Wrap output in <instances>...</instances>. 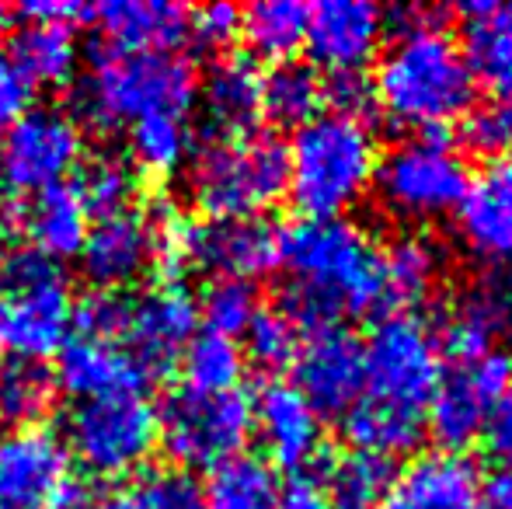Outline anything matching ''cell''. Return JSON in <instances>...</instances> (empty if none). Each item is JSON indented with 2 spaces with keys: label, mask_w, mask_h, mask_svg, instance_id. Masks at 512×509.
I'll use <instances>...</instances> for the list:
<instances>
[{
  "label": "cell",
  "mask_w": 512,
  "mask_h": 509,
  "mask_svg": "<svg viewBox=\"0 0 512 509\" xmlns=\"http://www.w3.org/2000/svg\"><path fill=\"white\" fill-rule=\"evenodd\" d=\"M279 265L290 272L286 311L300 332L338 325L384 304V248L352 220H300L286 227Z\"/></svg>",
  "instance_id": "6da1fadb"
},
{
  "label": "cell",
  "mask_w": 512,
  "mask_h": 509,
  "mask_svg": "<svg viewBox=\"0 0 512 509\" xmlns=\"http://www.w3.org/2000/svg\"><path fill=\"white\" fill-rule=\"evenodd\" d=\"M398 14L405 25L380 56V67L370 81L373 98L394 126L439 133L453 119L471 112L478 81L464 46L443 25H436L429 11L411 7Z\"/></svg>",
  "instance_id": "7a4b0ae2"
},
{
  "label": "cell",
  "mask_w": 512,
  "mask_h": 509,
  "mask_svg": "<svg viewBox=\"0 0 512 509\" xmlns=\"http://www.w3.org/2000/svg\"><path fill=\"white\" fill-rule=\"evenodd\" d=\"M199 74L189 56L108 46L77 84V109L102 129L133 126L147 116H189Z\"/></svg>",
  "instance_id": "3957f363"
},
{
  "label": "cell",
  "mask_w": 512,
  "mask_h": 509,
  "mask_svg": "<svg viewBox=\"0 0 512 509\" xmlns=\"http://www.w3.org/2000/svg\"><path fill=\"white\" fill-rule=\"evenodd\" d=\"M380 150L363 119L321 112L293 129L286 150V192L307 220H335L370 192Z\"/></svg>",
  "instance_id": "277c9868"
},
{
  "label": "cell",
  "mask_w": 512,
  "mask_h": 509,
  "mask_svg": "<svg viewBox=\"0 0 512 509\" xmlns=\"http://www.w3.org/2000/svg\"><path fill=\"white\" fill-rule=\"evenodd\" d=\"M189 199L206 220H248L286 192V150L272 133H216L185 171Z\"/></svg>",
  "instance_id": "5b68a950"
},
{
  "label": "cell",
  "mask_w": 512,
  "mask_h": 509,
  "mask_svg": "<svg viewBox=\"0 0 512 509\" xmlns=\"http://www.w3.org/2000/svg\"><path fill=\"white\" fill-rule=\"evenodd\" d=\"M373 189L391 217L425 224L460 210L471 189V168L443 133H422L380 157Z\"/></svg>",
  "instance_id": "8992f818"
},
{
  "label": "cell",
  "mask_w": 512,
  "mask_h": 509,
  "mask_svg": "<svg viewBox=\"0 0 512 509\" xmlns=\"http://www.w3.org/2000/svg\"><path fill=\"white\" fill-rule=\"evenodd\" d=\"M443 381L439 339L415 311H394L377 321L363 346V401L425 419Z\"/></svg>",
  "instance_id": "52a82bcc"
},
{
  "label": "cell",
  "mask_w": 512,
  "mask_h": 509,
  "mask_svg": "<svg viewBox=\"0 0 512 509\" xmlns=\"http://www.w3.org/2000/svg\"><path fill=\"white\" fill-rule=\"evenodd\" d=\"M70 321L74 300L56 262L35 252H18L11 279L0 290V356L42 363L63 349Z\"/></svg>",
  "instance_id": "ba28073f"
},
{
  "label": "cell",
  "mask_w": 512,
  "mask_h": 509,
  "mask_svg": "<svg viewBox=\"0 0 512 509\" xmlns=\"http://www.w3.org/2000/svg\"><path fill=\"white\" fill-rule=\"evenodd\" d=\"M161 443L157 408L140 391L105 394V398L77 401L67 415V443L63 447L102 478H129L147 464Z\"/></svg>",
  "instance_id": "9c48e42d"
},
{
  "label": "cell",
  "mask_w": 512,
  "mask_h": 509,
  "mask_svg": "<svg viewBox=\"0 0 512 509\" xmlns=\"http://www.w3.org/2000/svg\"><path fill=\"white\" fill-rule=\"evenodd\" d=\"M157 426H161V443L175 461H182L185 468L213 471L230 457H241L255 429V415H251V398L241 387L234 391L178 387L157 412Z\"/></svg>",
  "instance_id": "30bf717a"
},
{
  "label": "cell",
  "mask_w": 512,
  "mask_h": 509,
  "mask_svg": "<svg viewBox=\"0 0 512 509\" xmlns=\"http://www.w3.org/2000/svg\"><path fill=\"white\" fill-rule=\"evenodd\" d=\"M283 231L262 217L248 220H164L161 258L189 262L213 276L248 279L279 269Z\"/></svg>",
  "instance_id": "8fae6325"
},
{
  "label": "cell",
  "mask_w": 512,
  "mask_h": 509,
  "mask_svg": "<svg viewBox=\"0 0 512 509\" xmlns=\"http://www.w3.org/2000/svg\"><path fill=\"white\" fill-rule=\"evenodd\" d=\"M70 450L49 429H18L0 440V509H88Z\"/></svg>",
  "instance_id": "7c38bea8"
},
{
  "label": "cell",
  "mask_w": 512,
  "mask_h": 509,
  "mask_svg": "<svg viewBox=\"0 0 512 509\" xmlns=\"http://www.w3.org/2000/svg\"><path fill=\"white\" fill-rule=\"evenodd\" d=\"M84 157L81 126L70 112L42 105L28 109L0 136V182L11 192L32 196L60 185Z\"/></svg>",
  "instance_id": "4fadbf2b"
},
{
  "label": "cell",
  "mask_w": 512,
  "mask_h": 509,
  "mask_svg": "<svg viewBox=\"0 0 512 509\" xmlns=\"http://www.w3.org/2000/svg\"><path fill=\"white\" fill-rule=\"evenodd\" d=\"M512 384V356L502 349H492L481 360L460 367L457 374L443 377L429 401V426L432 440L443 447V454H460L464 447H471L481 433L485 422L492 415V408L499 405V398L509 391Z\"/></svg>",
  "instance_id": "5bb4252c"
},
{
  "label": "cell",
  "mask_w": 512,
  "mask_h": 509,
  "mask_svg": "<svg viewBox=\"0 0 512 509\" xmlns=\"http://www.w3.org/2000/svg\"><path fill=\"white\" fill-rule=\"evenodd\" d=\"M199 325V304L182 283L168 279L140 297H126V325L119 342L147 377H157L182 356Z\"/></svg>",
  "instance_id": "9a60e30c"
},
{
  "label": "cell",
  "mask_w": 512,
  "mask_h": 509,
  "mask_svg": "<svg viewBox=\"0 0 512 509\" xmlns=\"http://www.w3.org/2000/svg\"><path fill=\"white\" fill-rule=\"evenodd\" d=\"M161 231L164 224L143 210H122L98 217L88 224L84 245L77 258L84 265V276L105 293H119L122 286L147 276L150 265L161 258Z\"/></svg>",
  "instance_id": "2e32d148"
},
{
  "label": "cell",
  "mask_w": 512,
  "mask_h": 509,
  "mask_svg": "<svg viewBox=\"0 0 512 509\" xmlns=\"http://www.w3.org/2000/svg\"><path fill=\"white\" fill-rule=\"evenodd\" d=\"M297 391L317 415H345L363 398V342L342 325L317 328L293 360Z\"/></svg>",
  "instance_id": "e0dca14e"
},
{
  "label": "cell",
  "mask_w": 512,
  "mask_h": 509,
  "mask_svg": "<svg viewBox=\"0 0 512 509\" xmlns=\"http://www.w3.org/2000/svg\"><path fill=\"white\" fill-rule=\"evenodd\" d=\"M384 39V11L370 0H321L307 14V42L331 74H359Z\"/></svg>",
  "instance_id": "ac0fdd59"
},
{
  "label": "cell",
  "mask_w": 512,
  "mask_h": 509,
  "mask_svg": "<svg viewBox=\"0 0 512 509\" xmlns=\"http://www.w3.org/2000/svg\"><path fill=\"white\" fill-rule=\"evenodd\" d=\"M251 415H255L262 443L276 464L290 471H310L324 464L321 415L293 384L269 381L251 401Z\"/></svg>",
  "instance_id": "d6986e66"
},
{
  "label": "cell",
  "mask_w": 512,
  "mask_h": 509,
  "mask_svg": "<svg viewBox=\"0 0 512 509\" xmlns=\"http://www.w3.org/2000/svg\"><path fill=\"white\" fill-rule=\"evenodd\" d=\"M460 238L488 265L512 269V154L492 157L478 178H471L457 210Z\"/></svg>",
  "instance_id": "ffe728a7"
},
{
  "label": "cell",
  "mask_w": 512,
  "mask_h": 509,
  "mask_svg": "<svg viewBox=\"0 0 512 509\" xmlns=\"http://www.w3.org/2000/svg\"><path fill=\"white\" fill-rule=\"evenodd\" d=\"M377 509H481V478L460 454H422L394 475Z\"/></svg>",
  "instance_id": "44dd1931"
},
{
  "label": "cell",
  "mask_w": 512,
  "mask_h": 509,
  "mask_svg": "<svg viewBox=\"0 0 512 509\" xmlns=\"http://www.w3.org/2000/svg\"><path fill=\"white\" fill-rule=\"evenodd\" d=\"M143 381L147 374L122 342L98 339V335H77L63 342L60 363H56V387L74 394L77 401L140 391Z\"/></svg>",
  "instance_id": "7402d4cb"
},
{
  "label": "cell",
  "mask_w": 512,
  "mask_h": 509,
  "mask_svg": "<svg viewBox=\"0 0 512 509\" xmlns=\"http://www.w3.org/2000/svg\"><path fill=\"white\" fill-rule=\"evenodd\" d=\"M512 321V290L499 276H485L467 286L450 307L443 321V332L436 335L439 349L453 356L460 367L481 360L495 349V339Z\"/></svg>",
  "instance_id": "603a6c76"
},
{
  "label": "cell",
  "mask_w": 512,
  "mask_h": 509,
  "mask_svg": "<svg viewBox=\"0 0 512 509\" xmlns=\"http://www.w3.org/2000/svg\"><path fill=\"white\" fill-rule=\"evenodd\" d=\"M95 18L115 49L175 53V46L192 39V11L175 0H112Z\"/></svg>",
  "instance_id": "cb8c5ba5"
},
{
  "label": "cell",
  "mask_w": 512,
  "mask_h": 509,
  "mask_svg": "<svg viewBox=\"0 0 512 509\" xmlns=\"http://www.w3.org/2000/svg\"><path fill=\"white\" fill-rule=\"evenodd\" d=\"M262 81L258 63L244 53H227L199 81V98L216 133H248L262 116Z\"/></svg>",
  "instance_id": "d4e9b609"
},
{
  "label": "cell",
  "mask_w": 512,
  "mask_h": 509,
  "mask_svg": "<svg viewBox=\"0 0 512 509\" xmlns=\"http://www.w3.org/2000/svg\"><path fill=\"white\" fill-rule=\"evenodd\" d=\"M21 227H25L32 252L56 262L81 252L84 234H88V210L74 185L60 182L42 192H32L21 210Z\"/></svg>",
  "instance_id": "484cf974"
},
{
  "label": "cell",
  "mask_w": 512,
  "mask_h": 509,
  "mask_svg": "<svg viewBox=\"0 0 512 509\" xmlns=\"http://www.w3.org/2000/svg\"><path fill=\"white\" fill-rule=\"evenodd\" d=\"M7 56L32 88L35 84L53 88V84L70 81L77 70V60H81L77 28L70 21H25L14 32Z\"/></svg>",
  "instance_id": "4316f807"
},
{
  "label": "cell",
  "mask_w": 512,
  "mask_h": 509,
  "mask_svg": "<svg viewBox=\"0 0 512 509\" xmlns=\"http://www.w3.org/2000/svg\"><path fill=\"white\" fill-rule=\"evenodd\" d=\"M467 63L474 81H485L499 98H512V4L499 7L488 0L485 11L464 21Z\"/></svg>",
  "instance_id": "83f0119b"
},
{
  "label": "cell",
  "mask_w": 512,
  "mask_h": 509,
  "mask_svg": "<svg viewBox=\"0 0 512 509\" xmlns=\"http://www.w3.org/2000/svg\"><path fill=\"white\" fill-rule=\"evenodd\" d=\"M279 492L283 489L272 464L241 454L209 471L199 496L203 509H276Z\"/></svg>",
  "instance_id": "f1b7e54d"
},
{
  "label": "cell",
  "mask_w": 512,
  "mask_h": 509,
  "mask_svg": "<svg viewBox=\"0 0 512 509\" xmlns=\"http://www.w3.org/2000/svg\"><path fill=\"white\" fill-rule=\"evenodd\" d=\"M310 7L300 0H258L241 11V35L262 60L290 63L307 42Z\"/></svg>",
  "instance_id": "f546056e"
},
{
  "label": "cell",
  "mask_w": 512,
  "mask_h": 509,
  "mask_svg": "<svg viewBox=\"0 0 512 509\" xmlns=\"http://www.w3.org/2000/svg\"><path fill=\"white\" fill-rule=\"evenodd\" d=\"M439 262V248L422 234L394 241L384 252V304H394L398 311L422 304L439 279Z\"/></svg>",
  "instance_id": "4dcf8cb0"
},
{
  "label": "cell",
  "mask_w": 512,
  "mask_h": 509,
  "mask_svg": "<svg viewBox=\"0 0 512 509\" xmlns=\"http://www.w3.org/2000/svg\"><path fill=\"white\" fill-rule=\"evenodd\" d=\"M324 109V81L307 63H276L262 81V116L279 126H307Z\"/></svg>",
  "instance_id": "1f68e13d"
},
{
  "label": "cell",
  "mask_w": 512,
  "mask_h": 509,
  "mask_svg": "<svg viewBox=\"0 0 512 509\" xmlns=\"http://www.w3.org/2000/svg\"><path fill=\"white\" fill-rule=\"evenodd\" d=\"M98 509H203L199 485L175 468H140L102 496Z\"/></svg>",
  "instance_id": "d6a6232c"
},
{
  "label": "cell",
  "mask_w": 512,
  "mask_h": 509,
  "mask_svg": "<svg viewBox=\"0 0 512 509\" xmlns=\"http://www.w3.org/2000/svg\"><path fill=\"white\" fill-rule=\"evenodd\" d=\"M56 377L46 363H0V419L18 429H35L56 405Z\"/></svg>",
  "instance_id": "836d02e7"
},
{
  "label": "cell",
  "mask_w": 512,
  "mask_h": 509,
  "mask_svg": "<svg viewBox=\"0 0 512 509\" xmlns=\"http://www.w3.org/2000/svg\"><path fill=\"white\" fill-rule=\"evenodd\" d=\"M394 464L387 457L349 450L328 468V503L335 509H377L394 482Z\"/></svg>",
  "instance_id": "e575fe53"
},
{
  "label": "cell",
  "mask_w": 512,
  "mask_h": 509,
  "mask_svg": "<svg viewBox=\"0 0 512 509\" xmlns=\"http://www.w3.org/2000/svg\"><path fill=\"white\" fill-rule=\"evenodd\" d=\"M129 161L136 171H168L182 168L192 157V129L185 116H147L129 126Z\"/></svg>",
  "instance_id": "d590c367"
},
{
  "label": "cell",
  "mask_w": 512,
  "mask_h": 509,
  "mask_svg": "<svg viewBox=\"0 0 512 509\" xmlns=\"http://www.w3.org/2000/svg\"><path fill=\"white\" fill-rule=\"evenodd\" d=\"M74 189L81 196L84 210L108 217V213L133 210L136 189H140V171L133 168V161L126 154L102 150V154L88 157L81 164V182Z\"/></svg>",
  "instance_id": "8d00e7d4"
},
{
  "label": "cell",
  "mask_w": 512,
  "mask_h": 509,
  "mask_svg": "<svg viewBox=\"0 0 512 509\" xmlns=\"http://www.w3.org/2000/svg\"><path fill=\"white\" fill-rule=\"evenodd\" d=\"M185 387L196 391H234L244 370V353L234 339L203 332L192 335L189 346L182 349Z\"/></svg>",
  "instance_id": "74e56055"
},
{
  "label": "cell",
  "mask_w": 512,
  "mask_h": 509,
  "mask_svg": "<svg viewBox=\"0 0 512 509\" xmlns=\"http://www.w3.org/2000/svg\"><path fill=\"white\" fill-rule=\"evenodd\" d=\"M258 307L262 304H258L255 283H248V279L213 276L203 290L199 314H203V321H206V332L223 335V339H234V335L248 332Z\"/></svg>",
  "instance_id": "f35d334b"
},
{
  "label": "cell",
  "mask_w": 512,
  "mask_h": 509,
  "mask_svg": "<svg viewBox=\"0 0 512 509\" xmlns=\"http://www.w3.org/2000/svg\"><path fill=\"white\" fill-rule=\"evenodd\" d=\"M244 339H248V356L262 370L290 367L300 353V342H304L293 318L286 311H279V307H258Z\"/></svg>",
  "instance_id": "ab89813d"
},
{
  "label": "cell",
  "mask_w": 512,
  "mask_h": 509,
  "mask_svg": "<svg viewBox=\"0 0 512 509\" xmlns=\"http://www.w3.org/2000/svg\"><path fill=\"white\" fill-rule=\"evenodd\" d=\"M464 143L488 161L502 154H512V98H499L478 105L464 116Z\"/></svg>",
  "instance_id": "60d3db41"
},
{
  "label": "cell",
  "mask_w": 512,
  "mask_h": 509,
  "mask_svg": "<svg viewBox=\"0 0 512 509\" xmlns=\"http://www.w3.org/2000/svg\"><path fill=\"white\" fill-rule=\"evenodd\" d=\"M324 102H331V112H338V116L363 119L366 123L377 98H373V84L359 70V74H331L324 81Z\"/></svg>",
  "instance_id": "b9f144b4"
},
{
  "label": "cell",
  "mask_w": 512,
  "mask_h": 509,
  "mask_svg": "<svg viewBox=\"0 0 512 509\" xmlns=\"http://www.w3.org/2000/svg\"><path fill=\"white\" fill-rule=\"evenodd\" d=\"M32 109V84L25 81L14 60L0 53V136Z\"/></svg>",
  "instance_id": "7bdbcfd3"
},
{
  "label": "cell",
  "mask_w": 512,
  "mask_h": 509,
  "mask_svg": "<svg viewBox=\"0 0 512 509\" xmlns=\"http://www.w3.org/2000/svg\"><path fill=\"white\" fill-rule=\"evenodd\" d=\"M237 32H241V11L234 4H206L192 11V39L209 49L227 46Z\"/></svg>",
  "instance_id": "ee69618b"
},
{
  "label": "cell",
  "mask_w": 512,
  "mask_h": 509,
  "mask_svg": "<svg viewBox=\"0 0 512 509\" xmlns=\"http://www.w3.org/2000/svg\"><path fill=\"white\" fill-rule=\"evenodd\" d=\"M481 436H485L492 457H499L502 464L512 468V384L499 398V405L492 408V415H488V422H485V433Z\"/></svg>",
  "instance_id": "f6af8a7d"
},
{
  "label": "cell",
  "mask_w": 512,
  "mask_h": 509,
  "mask_svg": "<svg viewBox=\"0 0 512 509\" xmlns=\"http://www.w3.org/2000/svg\"><path fill=\"white\" fill-rule=\"evenodd\" d=\"M276 509H335V506L328 503V496H324L321 485L307 482V478H297L290 489L279 492Z\"/></svg>",
  "instance_id": "bcb514c9"
},
{
  "label": "cell",
  "mask_w": 512,
  "mask_h": 509,
  "mask_svg": "<svg viewBox=\"0 0 512 509\" xmlns=\"http://www.w3.org/2000/svg\"><path fill=\"white\" fill-rule=\"evenodd\" d=\"M18 14L25 21H70L74 25V18H84V14H91L88 7L81 4H53V0H28V4L18 7Z\"/></svg>",
  "instance_id": "7dc6e473"
},
{
  "label": "cell",
  "mask_w": 512,
  "mask_h": 509,
  "mask_svg": "<svg viewBox=\"0 0 512 509\" xmlns=\"http://www.w3.org/2000/svg\"><path fill=\"white\" fill-rule=\"evenodd\" d=\"M485 496V509H512V468L495 471L481 489Z\"/></svg>",
  "instance_id": "c3c4849f"
},
{
  "label": "cell",
  "mask_w": 512,
  "mask_h": 509,
  "mask_svg": "<svg viewBox=\"0 0 512 509\" xmlns=\"http://www.w3.org/2000/svg\"><path fill=\"white\" fill-rule=\"evenodd\" d=\"M14 258H18V252H14L11 238H7V231H4V227H0V290H4V283H7V279H11Z\"/></svg>",
  "instance_id": "681fc988"
},
{
  "label": "cell",
  "mask_w": 512,
  "mask_h": 509,
  "mask_svg": "<svg viewBox=\"0 0 512 509\" xmlns=\"http://www.w3.org/2000/svg\"><path fill=\"white\" fill-rule=\"evenodd\" d=\"M0 25H4V7H0Z\"/></svg>",
  "instance_id": "f907efd6"
}]
</instances>
